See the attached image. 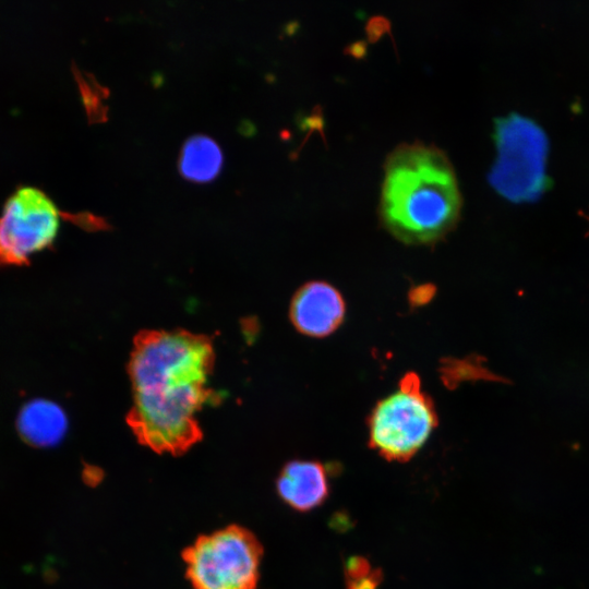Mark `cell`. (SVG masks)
Instances as JSON below:
<instances>
[{
    "label": "cell",
    "mask_w": 589,
    "mask_h": 589,
    "mask_svg": "<svg viewBox=\"0 0 589 589\" xmlns=\"http://www.w3.org/2000/svg\"><path fill=\"white\" fill-rule=\"evenodd\" d=\"M211 338L187 330H146L129 362L133 406L128 423L137 440L161 454L185 453L202 438L197 412L213 395Z\"/></svg>",
    "instance_id": "6da1fadb"
},
{
    "label": "cell",
    "mask_w": 589,
    "mask_h": 589,
    "mask_svg": "<svg viewBox=\"0 0 589 589\" xmlns=\"http://www.w3.org/2000/svg\"><path fill=\"white\" fill-rule=\"evenodd\" d=\"M380 215L388 231L410 244L431 243L457 223L461 196L443 151L404 144L386 159Z\"/></svg>",
    "instance_id": "7a4b0ae2"
},
{
    "label": "cell",
    "mask_w": 589,
    "mask_h": 589,
    "mask_svg": "<svg viewBox=\"0 0 589 589\" xmlns=\"http://www.w3.org/2000/svg\"><path fill=\"white\" fill-rule=\"evenodd\" d=\"M497 157L488 179L505 199L521 203L538 200L548 189L549 141L543 129L518 113L498 118L494 124Z\"/></svg>",
    "instance_id": "3957f363"
},
{
    "label": "cell",
    "mask_w": 589,
    "mask_h": 589,
    "mask_svg": "<svg viewBox=\"0 0 589 589\" xmlns=\"http://www.w3.org/2000/svg\"><path fill=\"white\" fill-rule=\"evenodd\" d=\"M262 546L249 530L228 526L200 537L183 553L194 589H255Z\"/></svg>",
    "instance_id": "277c9868"
},
{
    "label": "cell",
    "mask_w": 589,
    "mask_h": 589,
    "mask_svg": "<svg viewBox=\"0 0 589 589\" xmlns=\"http://www.w3.org/2000/svg\"><path fill=\"white\" fill-rule=\"evenodd\" d=\"M437 425L431 398L417 374H406L394 393L377 402L369 420L370 445L388 460L407 461Z\"/></svg>",
    "instance_id": "5b68a950"
},
{
    "label": "cell",
    "mask_w": 589,
    "mask_h": 589,
    "mask_svg": "<svg viewBox=\"0 0 589 589\" xmlns=\"http://www.w3.org/2000/svg\"><path fill=\"white\" fill-rule=\"evenodd\" d=\"M59 229V211L35 187H20L5 201L0 216V265H22L49 247Z\"/></svg>",
    "instance_id": "8992f818"
},
{
    "label": "cell",
    "mask_w": 589,
    "mask_h": 589,
    "mask_svg": "<svg viewBox=\"0 0 589 589\" xmlns=\"http://www.w3.org/2000/svg\"><path fill=\"white\" fill-rule=\"evenodd\" d=\"M345 301L339 291L325 281H310L293 296L290 317L294 327L311 337L335 332L345 317Z\"/></svg>",
    "instance_id": "52a82bcc"
},
{
    "label": "cell",
    "mask_w": 589,
    "mask_h": 589,
    "mask_svg": "<svg viewBox=\"0 0 589 589\" xmlns=\"http://www.w3.org/2000/svg\"><path fill=\"white\" fill-rule=\"evenodd\" d=\"M276 488L286 504L297 510L306 512L326 500L327 473L324 466L317 461H290L278 476Z\"/></svg>",
    "instance_id": "ba28073f"
},
{
    "label": "cell",
    "mask_w": 589,
    "mask_h": 589,
    "mask_svg": "<svg viewBox=\"0 0 589 589\" xmlns=\"http://www.w3.org/2000/svg\"><path fill=\"white\" fill-rule=\"evenodd\" d=\"M17 430L23 440L33 446H52L64 436L67 418L55 402L35 400L22 409L17 418Z\"/></svg>",
    "instance_id": "9c48e42d"
},
{
    "label": "cell",
    "mask_w": 589,
    "mask_h": 589,
    "mask_svg": "<svg viewBox=\"0 0 589 589\" xmlns=\"http://www.w3.org/2000/svg\"><path fill=\"white\" fill-rule=\"evenodd\" d=\"M223 153L209 136L197 134L182 146L179 159L180 173L194 182L212 181L221 170Z\"/></svg>",
    "instance_id": "30bf717a"
},
{
    "label": "cell",
    "mask_w": 589,
    "mask_h": 589,
    "mask_svg": "<svg viewBox=\"0 0 589 589\" xmlns=\"http://www.w3.org/2000/svg\"><path fill=\"white\" fill-rule=\"evenodd\" d=\"M347 589H376L381 570L373 568L363 557H351L345 568Z\"/></svg>",
    "instance_id": "8fae6325"
}]
</instances>
